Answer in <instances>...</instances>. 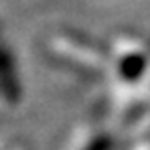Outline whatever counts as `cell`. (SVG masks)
I'll return each mask as SVG.
<instances>
[{
    "label": "cell",
    "mask_w": 150,
    "mask_h": 150,
    "mask_svg": "<svg viewBox=\"0 0 150 150\" xmlns=\"http://www.w3.org/2000/svg\"><path fill=\"white\" fill-rule=\"evenodd\" d=\"M45 53L53 65L69 73H77L81 77H91L98 73V47L89 37L77 30H55L45 43Z\"/></svg>",
    "instance_id": "1"
},
{
    "label": "cell",
    "mask_w": 150,
    "mask_h": 150,
    "mask_svg": "<svg viewBox=\"0 0 150 150\" xmlns=\"http://www.w3.org/2000/svg\"><path fill=\"white\" fill-rule=\"evenodd\" d=\"M21 101V83L12 53L0 28V108H12Z\"/></svg>",
    "instance_id": "2"
},
{
    "label": "cell",
    "mask_w": 150,
    "mask_h": 150,
    "mask_svg": "<svg viewBox=\"0 0 150 150\" xmlns=\"http://www.w3.org/2000/svg\"><path fill=\"white\" fill-rule=\"evenodd\" d=\"M108 140L101 138L98 134H87V136H79L73 144H69L67 150H105Z\"/></svg>",
    "instance_id": "3"
},
{
    "label": "cell",
    "mask_w": 150,
    "mask_h": 150,
    "mask_svg": "<svg viewBox=\"0 0 150 150\" xmlns=\"http://www.w3.org/2000/svg\"><path fill=\"white\" fill-rule=\"evenodd\" d=\"M0 150H26V144L16 140V138H2L0 140Z\"/></svg>",
    "instance_id": "4"
}]
</instances>
